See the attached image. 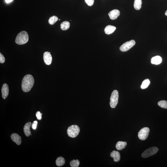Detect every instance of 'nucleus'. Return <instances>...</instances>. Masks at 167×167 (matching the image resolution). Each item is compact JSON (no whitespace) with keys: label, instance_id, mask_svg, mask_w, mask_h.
Listing matches in <instances>:
<instances>
[{"label":"nucleus","instance_id":"obj_17","mask_svg":"<svg viewBox=\"0 0 167 167\" xmlns=\"http://www.w3.org/2000/svg\"><path fill=\"white\" fill-rule=\"evenodd\" d=\"M65 160L62 157H59L56 161V165L58 166H63L65 163Z\"/></svg>","mask_w":167,"mask_h":167},{"label":"nucleus","instance_id":"obj_5","mask_svg":"<svg viewBox=\"0 0 167 167\" xmlns=\"http://www.w3.org/2000/svg\"><path fill=\"white\" fill-rule=\"evenodd\" d=\"M158 150V149L157 147H151L144 151L142 154L141 156L144 158H148L156 154Z\"/></svg>","mask_w":167,"mask_h":167},{"label":"nucleus","instance_id":"obj_20","mask_svg":"<svg viewBox=\"0 0 167 167\" xmlns=\"http://www.w3.org/2000/svg\"><path fill=\"white\" fill-rule=\"evenodd\" d=\"M150 84V81L149 79H146L143 81L141 85V89H144L148 87Z\"/></svg>","mask_w":167,"mask_h":167},{"label":"nucleus","instance_id":"obj_15","mask_svg":"<svg viewBox=\"0 0 167 167\" xmlns=\"http://www.w3.org/2000/svg\"><path fill=\"white\" fill-rule=\"evenodd\" d=\"M162 62V59L159 56H156L153 57L151 60V63L153 64L158 65Z\"/></svg>","mask_w":167,"mask_h":167},{"label":"nucleus","instance_id":"obj_14","mask_svg":"<svg viewBox=\"0 0 167 167\" xmlns=\"http://www.w3.org/2000/svg\"><path fill=\"white\" fill-rule=\"evenodd\" d=\"M116 27L111 25H108L105 27L104 29L105 33L106 34L109 35L112 34L116 30Z\"/></svg>","mask_w":167,"mask_h":167},{"label":"nucleus","instance_id":"obj_23","mask_svg":"<svg viewBox=\"0 0 167 167\" xmlns=\"http://www.w3.org/2000/svg\"><path fill=\"white\" fill-rule=\"evenodd\" d=\"M158 106L164 109H167V102L165 100L160 101L158 102Z\"/></svg>","mask_w":167,"mask_h":167},{"label":"nucleus","instance_id":"obj_18","mask_svg":"<svg viewBox=\"0 0 167 167\" xmlns=\"http://www.w3.org/2000/svg\"><path fill=\"white\" fill-rule=\"evenodd\" d=\"M70 24L68 21H64L60 24V28L63 30H66L69 28Z\"/></svg>","mask_w":167,"mask_h":167},{"label":"nucleus","instance_id":"obj_22","mask_svg":"<svg viewBox=\"0 0 167 167\" xmlns=\"http://www.w3.org/2000/svg\"><path fill=\"white\" fill-rule=\"evenodd\" d=\"M80 163V161L78 160H73L70 162V164L71 167H78Z\"/></svg>","mask_w":167,"mask_h":167},{"label":"nucleus","instance_id":"obj_8","mask_svg":"<svg viewBox=\"0 0 167 167\" xmlns=\"http://www.w3.org/2000/svg\"><path fill=\"white\" fill-rule=\"evenodd\" d=\"M43 58L45 64L46 65H50L51 64L52 58L50 52L48 51L45 52L43 54Z\"/></svg>","mask_w":167,"mask_h":167},{"label":"nucleus","instance_id":"obj_4","mask_svg":"<svg viewBox=\"0 0 167 167\" xmlns=\"http://www.w3.org/2000/svg\"><path fill=\"white\" fill-rule=\"evenodd\" d=\"M119 93L117 90H114L112 92L110 100V106L112 108L116 107L118 102Z\"/></svg>","mask_w":167,"mask_h":167},{"label":"nucleus","instance_id":"obj_24","mask_svg":"<svg viewBox=\"0 0 167 167\" xmlns=\"http://www.w3.org/2000/svg\"><path fill=\"white\" fill-rule=\"evenodd\" d=\"M85 3L89 6H92L94 5V0H85Z\"/></svg>","mask_w":167,"mask_h":167},{"label":"nucleus","instance_id":"obj_16","mask_svg":"<svg viewBox=\"0 0 167 167\" xmlns=\"http://www.w3.org/2000/svg\"><path fill=\"white\" fill-rule=\"evenodd\" d=\"M127 143L126 142L119 141L118 142L116 145V148L118 150L120 151L123 149L127 145Z\"/></svg>","mask_w":167,"mask_h":167},{"label":"nucleus","instance_id":"obj_19","mask_svg":"<svg viewBox=\"0 0 167 167\" xmlns=\"http://www.w3.org/2000/svg\"><path fill=\"white\" fill-rule=\"evenodd\" d=\"M142 3V0H135L134 6L135 9L136 10H139L141 7Z\"/></svg>","mask_w":167,"mask_h":167},{"label":"nucleus","instance_id":"obj_7","mask_svg":"<svg viewBox=\"0 0 167 167\" xmlns=\"http://www.w3.org/2000/svg\"><path fill=\"white\" fill-rule=\"evenodd\" d=\"M150 131V129L148 127L141 129L138 132V138L141 140H145L148 137Z\"/></svg>","mask_w":167,"mask_h":167},{"label":"nucleus","instance_id":"obj_21","mask_svg":"<svg viewBox=\"0 0 167 167\" xmlns=\"http://www.w3.org/2000/svg\"><path fill=\"white\" fill-rule=\"evenodd\" d=\"M58 18L56 16H53L49 19L48 22L50 25H54L58 20Z\"/></svg>","mask_w":167,"mask_h":167},{"label":"nucleus","instance_id":"obj_13","mask_svg":"<svg viewBox=\"0 0 167 167\" xmlns=\"http://www.w3.org/2000/svg\"><path fill=\"white\" fill-rule=\"evenodd\" d=\"M110 156L113 158L115 162H118L120 161V153L117 151H113L111 153Z\"/></svg>","mask_w":167,"mask_h":167},{"label":"nucleus","instance_id":"obj_26","mask_svg":"<svg viewBox=\"0 0 167 167\" xmlns=\"http://www.w3.org/2000/svg\"><path fill=\"white\" fill-rule=\"evenodd\" d=\"M38 122L37 121H34L33 123H32V127L33 130H35L37 128Z\"/></svg>","mask_w":167,"mask_h":167},{"label":"nucleus","instance_id":"obj_10","mask_svg":"<svg viewBox=\"0 0 167 167\" xmlns=\"http://www.w3.org/2000/svg\"><path fill=\"white\" fill-rule=\"evenodd\" d=\"M1 91H2V97L5 99L7 97L9 94V89L7 84L5 83L3 85Z\"/></svg>","mask_w":167,"mask_h":167},{"label":"nucleus","instance_id":"obj_9","mask_svg":"<svg viewBox=\"0 0 167 167\" xmlns=\"http://www.w3.org/2000/svg\"><path fill=\"white\" fill-rule=\"evenodd\" d=\"M11 138L12 141L18 145H20L22 143V138L21 136L17 133H12L11 135Z\"/></svg>","mask_w":167,"mask_h":167},{"label":"nucleus","instance_id":"obj_29","mask_svg":"<svg viewBox=\"0 0 167 167\" xmlns=\"http://www.w3.org/2000/svg\"><path fill=\"white\" fill-rule=\"evenodd\" d=\"M165 15H166V16H167V10H166V12H165Z\"/></svg>","mask_w":167,"mask_h":167},{"label":"nucleus","instance_id":"obj_27","mask_svg":"<svg viewBox=\"0 0 167 167\" xmlns=\"http://www.w3.org/2000/svg\"><path fill=\"white\" fill-rule=\"evenodd\" d=\"M5 57L1 53H0V63L2 64V63L5 62Z\"/></svg>","mask_w":167,"mask_h":167},{"label":"nucleus","instance_id":"obj_25","mask_svg":"<svg viewBox=\"0 0 167 167\" xmlns=\"http://www.w3.org/2000/svg\"><path fill=\"white\" fill-rule=\"evenodd\" d=\"M42 114L40 112L38 111L36 114V116L37 117L38 120H40L42 118Z\"/></svg>","mask_w":167,"mask_h":167},{"label":"nucleus","instance_id":"obj_3","mask_svg":"<svg viewBox=\"0 0 167 167\" xmlns=\"http://www.w3.org/2000/svg\"><path fill=\"white\" fill-rule=\"evenodd\" d=\"M80 132V127L77 125L70 126L67 130V134L69 137L73 138H75L78 135Z\"/></svg>","mask_w":167,"mask_h":167},{"label":"nucleus","instance_id":"obj_1","mask_svg":"<svg viewBox=\"0 0 167 167\" xmlns=\"http://www.w3.org/2000/svg\"><path fill=\"white\" fill-rule=\"evenodd\" d=\"M34 82V79L32 75L28 74L25 76L22 82V89L23 91L25 92L29 91L33 87Z\"/></svg>","mask_w":167,"mask_h":167},{"label":"nucleus","instance_id":"obj_12","mask_svg":"<svg viewBox=\"0 0 167 167\" xmlns=\"http://www.w3.org/2000/svg\"><path fill=\"white\" fill-rule=\"evenodd\" d=\"M32 123L31 122H28L26 123L24 127V131L25 135L26 137H29L31 134V132L30 129V127L31 126Z\"/></svg>","mask_w":167,"mask_h":167},{"label":"nucleus","instance_id":"obj_28","mask_svg":"<svg viewBox=\"0 0 167 167\" xmlns=\"http://www.w3.org/2000/svg\"><path fill=\"white\" fill-rule=\"evenodd\" d=\"M13 0H5V2L7 3H9L12 2Z\"/></svg>","mask_w":167,"mask_h":167},{"label":"nucleus","instance_id":"obj_2","mask_svg":"<svg viewBox=\"0 0 167 167\" xmlns=\"http://www.w3.org/2000/svg\"><path fill=\"white\" fill-rule=\"evenodd\" d=\"M29 35L25 31L20 32L17 36L15 42L17 44L21 45L26 44L28 41Z\"/></svg>","mask_w":167,"mask_h":167},{"label":"nucleus","instance_id":"obj_11","mask_svg":"<svg viewBox=\"0 0 167 167\" xmlns=\"http://www.w3.org/2000/svg\"><path fill=\"white\" fill-rule=\"evenodd\" d=\"M120 12L118 9L113 10L109 12L108 15L110 18L112 20H114L120 16Z\"/></svg>","mask_w":167,"mask_h":167},{"label":"nucleus","instance_id":"obj_6","mask_svg":"<svg viewBox=\"0 0 167 167\" xmlns=\"http://www.w3.org/2000/svg\"><path fill=\"white\" fill-rule=\"evenodd\" d=\"M135 43L136 42L134 40H131L126 42L120 46V50L122 52L128 51L135 45Z\"/></svg>","mask_w":167,"mask_h":167}]
</instances>
